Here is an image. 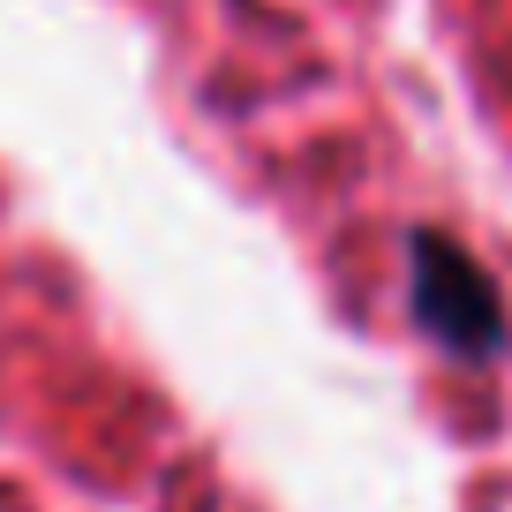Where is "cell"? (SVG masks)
I'll use <instances>...</instances> for the list:
<instances>
[{"instance_id":"obj_1","label":"cell","mask_w":512,"mask_h":512,"mask_svg":"<svg viewBox=\"0 0 512 512\" xmlns=\"http://www.w3.org/2000/svg\"><path fill=\"white\" fill-rule=\"evenodd\" d=\"M407 302H415L422 332L445 354H460V362H497V354L512 347L497 279L482 272L452 234H437V226H415V234H407Z\"/></svg>"}]
</instances>
